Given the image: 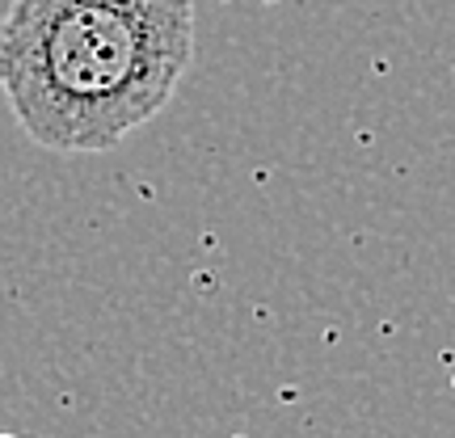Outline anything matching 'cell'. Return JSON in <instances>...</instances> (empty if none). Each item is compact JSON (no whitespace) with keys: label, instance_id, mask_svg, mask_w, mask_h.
<instances>
[{"label":"cell","instance_id":"cell-1","mask_svg":"<svg viewBox=\"0 0 455 438\" xmlns=\"http://www.w3.org/2000/svg\"><path fill=\"white\" fill-rule=\"evenodd\" d=\"M195 64V0H13L0 98L47 152H110Z\"/></svg>","mask_w":455,"mask_h":438},{"label":"cell","instance_id":"cell-2","mask_svg":"<svg viewBox=\"0 0 455 438\" xmlns=\"http://www.w3.org/2000/svg\"><path fill=\"white\" fill-rule=\"evenodd\" d=\"M0 438H17V434H0Z\"/></svg>","mask_w":455,"mask_h":438}]
</instances>
